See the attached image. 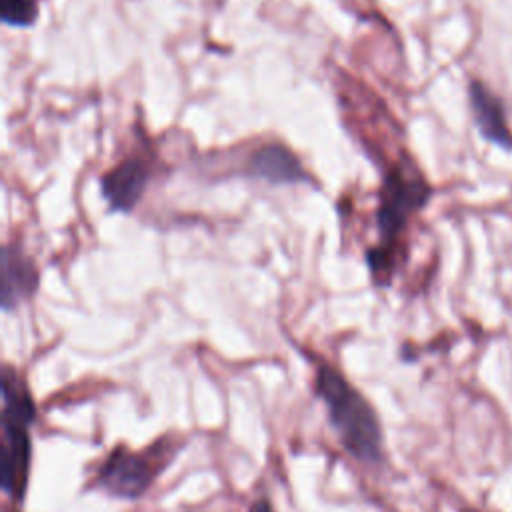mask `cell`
I'll return each mask as SVG.
<instances>
[{"mask_svg": "<svg viewBox=\"0 0 512 512\" xmlns=\"http://www.w3.org/2000/svg\"><path fill=\"white\" fill-rule=\"evenodd\" d=\"M316 392L326 404L342 446L362 462H380L382 430L368 400L328 364L316 368Z\"/></svg>", "mask_w": 512, "mask_h": 512, "instance_id": "6da1fadb", "label": "cell"}, {"mask_svg": "<svg viewBox=\"0 0 512 512\" xmlns=\"http://www.w3.org/2000/svg\"><path fill=\"white\" fill-rule=\"evenodd\" d=\"M2 446H0V480L4 492L22 500L28 484L32 444L28 426L34 422L36 408L22 378L10 368L2 376Z\"/></svg>", "mask_w": 512, "mask_h": 512, "instance_id": "7a4b0ae2", "label": "cell"}, {"mask_svg": "<svg viewBox=\"0 0 512 512\" xmlns=\"http://www.w3.org/2000/svg\"><path fill=\"white\" fill-rule=\"evenodd\" d=\"M430 196V188L424 180L406 174L402 168H394L384 176L380 188V202L376 210V224L382 238V246L368 254L372 276L378 282H388L392 274V256L388 254L398 234L414 212H418Z\"/></svg>", "mask_w": 512, "mask_h": 512, "instance_id": "3957f363", "label": "cell"}, {"mask_svg": "<svg viewBox=\"0 0 512 512\" xmlns=\"http://www.w3.org/2000/svg\"><path fill=\"white\" fill-rule=\"evenodd\" d=\"M166 448H148L132 452L126 448L114 450L96 474V486L116 498H138L154 482L162 466L168 462Z\"/></svg>", "mask_w": 512, "mask_h": 512, "instance_id": "277c9868", "label": "cell"}, {"mask_svg": "<svg viewBox=\"0 0 512 512\" xmlns=\"http://www.w3.org/2000/svg\"><path fill=\"white\" fill-rule=\"evenodd\" d=\"M148 180H150L148 164L142 158L132 156L122 160L102 176L100 190L110 210L132 212L140 202Z\"/></svg>", "mask_w": 512, "mask_h": 512, "instance_id": "5b68a950", "label": "cell"}, {"mask_svg": "<svg viewBox=\"0 0 512 512\" xmlns=\"http://www.w3.org/2000/svg\"><path fill=\"white\" fill-rule=\"evenodd\" d=\"M38 288V270L16 244L2 248V308L12 310Z\"/></svg>", "mask_w": 512, "mask_h": 512, "instance_id": "8992f818", "label": "cell"}, {"mask_svg": "<svg viewBox=\"0 0 512 512\" xmlns=\"http://www.w3.org/2000/svg\"><path fill=\"white\" fill-rule=\"evenodd\" d=\"M468 94L474 122L480 134L488 142L512 152V130L508 128L502 102L478 80L470 82Z\"/></svg>", "mask_w": 512, "mask_h": 512, "instance_id": "52a82bcc", "label": "cell"}, {"mask_svg": "<svg viewBox=\"0 0 512 512\" xmlns=\"http://www.w3.org/2000/svg\"><path fill=\"white\" fill-rule=\"evenodd\" d=\"M248 174L270 184H292L306 180L300 160L282 144H266L258 148L248 160Z\"/></svg>", "mask_w": 512, "mask_h": 512, "instance_id": "ba28073f", "label": "cell"}, {"mask_svg": "<svg viewBox=\"0 0 512 512\" xmlns=\"http://www.w3.org/2000/svg\"><path fill=\"white\" fill-rule=\"evenodd\" d=\"M0 18L8 26L28 28L38 18V0H0Z\"/></svg>", "mask_w": 512, "mask_h": 512, "instance_id": "9c48e42d", "label": "cell"}, {"mask_svg": "<svg viewBox=\"0 0 512 512\" xmlns=\"http://www.w3.org/2000/svg\"><path fill=\"white\" fill-rule=\"evenodd\" d=\"M252 512H272L270 504L266 500H258L254 506H252Z\"/></svg>", "mask_w": 512, "mask_h": 512, "instance_id": "30bf717a", "label": "cell"}]
</instances>
